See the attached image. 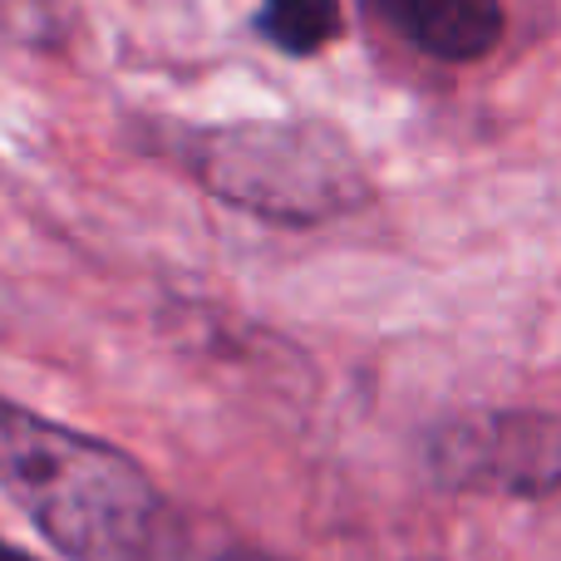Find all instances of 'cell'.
Listing matches in <instances>:
<instances>
[{
  "mask_svg": "<svg viewBox=\"0 0 561 561\" xmlns=\"http://www.w3.org/2000/svg\"><path fill=\"white\" fill-rule=\"evenodd\" d=\"M0 488L69 561H187L168 497L124 448L0 399Z\"/></svg>",
  "mask_w": 561,
  "mask_h": 561,
  "instance_id": "1",
  "label": "cell"
},
{
  "mask_svg": "<svg viewBox=\"0 0 561 561\" xmlns=\"http://www.w3.org/2000/svg\"><path fill=\"white\" fill-rule=\"evenodd\" d=\"M183 163L213 197L280 227H316L369 203L365 163L325 118H242L183 134Z\"/></svg>",
  "mask_w": 561,
  "mask_h": 561,
  "instance_id": "2",
  "label": "cell"
},
{
  "mask_svg": "<svg viewBox=\"0 0 561 561\" xmlns=\"http://www.w3.org/2000/svg\"><path fill=\"white\" fill-rule=\"evenodd\" d=\"M428 458L448 488L542 497L561 488V419L533 409L468 414L438 428Z\"/></svg>",
  "mask_w": 561,
  "mask_h": 561,
  "instance_id": "3",
  "label": "cell"
},
{
  "mask_svg": "<svg viewBox=\"0 0 561 561\" xmlns=\"http://www.w3.org/2000/svg\"><path fill=\"white\" fill-rule=\"evenodd\" d=\"M379 15L438 65H473L503 39V0H375Z\"/></svg>",
  "mask_w": 561,
  "mask_h": 561,
  "instance_id": "4",
  "label": "cell"
},
{
  "mask_svg": "<svg viewBox=\"0 0 561 561\" xmlns=\"http://www.w3.org/2000/svg\"><path fill=\"white\" fill-rule=\"evenodd\" d=\"M256 35L280 55H320L340 35V0H266L256 15Z\"/></svg>",
  "mask_w": 561,
  "mask_h": 561,
  "instance_id": "5",
  "label": "cell"
},
{
  "mask_svg": "<svg viewBox=\"0 0 561 561\" xmlns=\"http://www.w3.org/2000/svg\"><path fill=\"white\" fill-rule=\"evenodd\" d=\"M0 561H35V557H25L20 547H10V542H0Z\"/></svg>",
  "mask_w": 561,
  "mask_h": 561,
  "instance_id": "6",
  "label": "cell"
},
{
  "mask_svg": "<svg viewBox=\"0 0 561 561\" xmlns=\"http://www.w3.org/2000/svg\"><path fill=\"white\" fill-rule=\"evenodd\" d=\"M222 561H272V557H262V552H227Z\"/></svg>",
  "mask_w": 561,
  "mask_h": 561,
  "instance_id": "7",
  "label": "cell"
}]
</instances>
